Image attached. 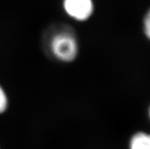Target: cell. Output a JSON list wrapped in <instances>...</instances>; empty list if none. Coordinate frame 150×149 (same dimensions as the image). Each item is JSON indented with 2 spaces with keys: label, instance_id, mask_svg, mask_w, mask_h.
Returning a JSON list of instances; mask_svg holds the SVG:
<instances>
[{
  "label": "cell",
  "instance_id": "cell-1",
  "mask_svg": "<svg viewBox=\"0 0 150 149\" xmlns=\"http://www.w3.org/2000/svg\"><path fill=\"white\" fill-rule=\"evenodd\" d=\"M44 50L50 58L63 63L74 62L79 53V44L76 31L64 24L48 27L42 37Z\"/></svg>",
  "mask_w": 150,
  "mask_h": 149
},
{
  "label": "cell",
  "instance_id": "cell-2",
  "mask_svg": "<svg viewBox=\"0 0 150 149\" xmlns=\"http://www.w3.org/2000/svg\"><path fill=\"white\" fill-rule=\"evenodd\" d=\"M63 9L69 17L82 22L92 16L94 4L92 0H63Z\"/></svg>",
  "mask_w": 150,
  "mask_h": 149
},
{
  "label": "cell",
  "instance_id": "cell-3",
  "mask_svg": "<svg viewBox=\"0 0 150 149\" xmlns=\"http://www.w3.org/2000/svg\"><path fill=\"white\" fill-rule=\"evenodd\" d=\"M129 149H150V135L137 132L129 141Z\"/></svg>",
  "mask_w": 150,
  "mask_h": 149
},
{
  "label": "cell",
  "instance_id": "cell-4",
  "mask_svg": "<svg viewBox=\"0 0 150 149\" xmlns=\"http://www.w3.org/2000/svg\"><path fill=\"white\" fill-rule=\"evenodd\" d=\"M8 107V97L5 89L0 85V114H2Z\"/></svg>",
  "mask_w": 150,
  "mask_h": 149
},
{
  "label": "cell",
  "instance_id": "cell-5",
  "mask_svg": "<svg viewBox=\"0 0 150 149\" xmlns=\"http://www.w3.org/2000/svg\"><path fill=\"white\" fill-rule=\"evenodd\" d=\"M143 27H144L145 34L147 37L150 39V10L145 16L144 21H143Z\"/></svg>",
  "mask_w": 150,
  "mask_h": 149
},
{
  "label": "cell",
  "instance_id": "cell-6",
  "mask_svg": "<svg viewBox=\"0 0 150 149\" xmlns=\"http://www.w3.org/2000/svg\"><path fill=\"white\" fill-rule=\"evenodd\" d=\"M149 117H150V109H149Z\"/></svg>",
  "mask_w": 150,
  "mask_h": 149
}]
</instances>
